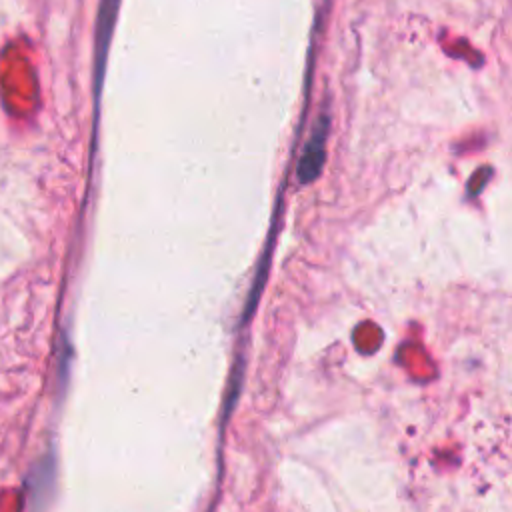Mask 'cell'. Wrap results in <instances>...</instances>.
Returning a JSON list of instances; mask_svg holds the SVG:
<instances>
[{"label": "cell", "mask_w": 512, "mask_h": 512, "mask_svg": "<svg viewBox=\"0 0 512 512\" xmlns=\"http://www.w3.org/2000/svg\"><path fill=\"white\" fill-rule=\"evenodd\" d=\"M324 150H326V120L322 118V122H318L314 134L306 142L302 158L298 162L300 182H310L318 176L324 162Z\"/></svg>", "instance_id": "1"}]
</instances>
